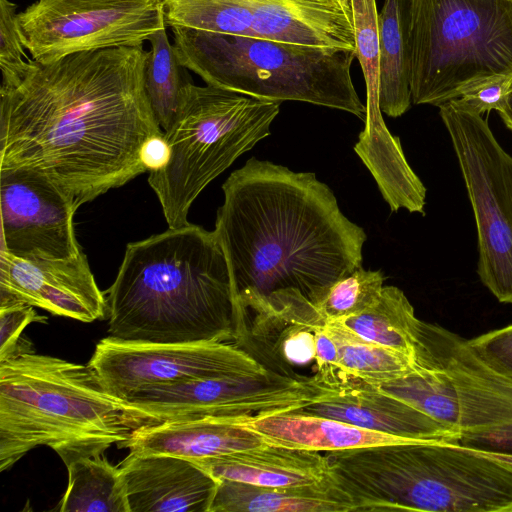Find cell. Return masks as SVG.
I'll use <instances>...</instances> for the list:
<instances>
[{"label": "cell", "mask_w": 512, "mask_h": 512, "mask_svg": "<svg viewBox=\"0 0 512 512\" xmlns=\"http://www.w3.org/2000/svg\"><path fill=\"white\" fill-rule=\"evenodd\" d=\"M142 46L84 51L30 68L0 92V171L42 174L80 206L147 172L163 134L144 83Z\"/></svg>", "instance_id": "obj_1"}, {"label": "cell", "mask_w": 512, "mask_h": 512, "mask_svg": "<svg viewBox=\"0 0 512 512\" xmlns=\"http://www.w3.org/2000/svg\"><path fill=\"white\" fill-rule=\"evenodd\" d=\"M222 189L214 232L239 317L289 299L317 307L338 280L361 267L366 233L315 173L252 157Z\"/></svg>", "instance_id": "obj_2"}, {"label": "cell", "mask_w": 512, "mask_h": 512, "mask_svg": "<svg viewBox=\"0 0 512 512\" xmlns=\"http://www.w3.org/2000/svg\"><path fill=\"white\" fill-rule=\"evenodd\" d=\"M108 336L135 342H234L238 308L213 231L188 223L128 243L105 292Z\"/></svg>", "instance_id": "obj_3"}, {"label": "cell", "mask_w": 512, "mask_h": 512, "mask_svg": "<svg viewBox=\"0 0 512 512\" xmlns=\"http://www.w3.org/2000/svg\"><path fill=\"white\" fill-rule=\"evenodd\" d=\"M158 422L108 392L88 365L34 351L0 362V472L42 445L65 466L102 455Z\"/></svg>", "instance_id": "obj_4"}, {"label": "cell", "mask_w": 512, "mask_h": 512, "mask_svg": "<svg viewBox=\"0 0 512 512\" xmlns=\"http://www.w3.org/2000/svg\"><path fill=\"white\" fill-rule=\"evenodd\" d=\"M325 455L363 512H512V455L445 439Z\"/></svg>", "instance_id": "obj_5"}, {"label": "cell", "mask_w": 512, "mask_h": 512, "mask_svg": "<svg viewBox=\"0 0 512 512\" xmlns=\"http://www.w3.org/2000/svg\"><path fill=\"white\" fill-rule=\"evenodd\" d=\"M180 64L208 85L254 98L300 101L365 120L351 77L356 51L171 27Z\"/></svg>", "instance_id": "obj_6"}, {"label": "cell", "mask_w": 512, "mask_h": 512, "mask_svg": "<svg viewBox=\"0 0 512 512\" xmlns=\"http://www.w3.org/2000/svg\"><path fill=\"white\" fill-rule=\"evenodd\" d=\"M409 44L414 104L512 77V0H411Z\"/></svg>", "instance_id": "obj_7"}, {"label": "cell", "mask_w": 512, "mask_h": 512, "mask_svg": "<svg viewBox=\"0 0 512 512\" xmlns=\"http://www.w3.org/2000/svg\"><path fill=\"white\" fill-rule=\"evenodd\" d=\"M279 110V102L188 84L179 114L164 133L169 160L148 177L169 228L189 223V209L202 190L270 134Z\"/></svg>", "instance_id": "obj_8"}, {"label": "cell", "mask_w": 512, "mask_h": 512, "mask_svg": "<svg viewBox=\"0 0 512 512\" xmlns=\"http://www.w3.org/2000/svg\"><path fill=\"white\" fill-rule=\"evenodd\" d=\"M416 372L379 385L462 434L512 424V382L488 368L467 340L421 320Z\"/></svg>", "instance_id": "obj_9"}, {"label": "cell", "mask_w": 512, "mask_h": 512, "mask_svg": "<svg viewBox=\"0 0 512 512\" xmlns=\"http://www.w3.org/2000/svg\"><path fill=\"white\" fill-rule=\"evenodd\" d=\"M473 209L478 238L477 273L502 303H512V156L482 115L439 106Z\"/></svg>", "instance_id": "obj_10"}, {"label": "cell", "mask_w": 512, "mask_h": 512, "mask_svg": "<svg viewBox=\"0 0 512 512\" xmlns=\"http://www.w3.org/2000/svg\"><path fill=\"white\" fill-rule=\"evenodd\" d=\"M164 27L162 0H38L17 14L25 49L41 63L78 52L142 46Z\"/></svg>", "instance_id": "obj_11"}, {"label": "cell", "mask_w": 512, "mask_h": 512, "mask_svg": "<svg viewBox=\"0 0 512 512\" xmlns=\"http://www.w3.org/2000/svg\"><path fill=\"white\" fill-rule=\"evenodd\" d=\"M327 390L316 378L296 379L267 369L264 373L190 379L149 387L124 400L159 422L208 417L245 424L301 408Z\"/></svg>", "instance_id": "obj_12"}, {"label": "cell", "mask_w": 512, "mask_h": 512, "mask_svg": "<svg viewBox=\"0 0 512 512\" xmlns=\"http://www.w3.org/2000/svg\"><path fill=\"white\" fill-rule=\"evenodd\" d=\"M111 394L125 399L141 389L184 380L267 369L229 342L151 343L101 339L87 364Z\"/></svg>", "instance_id": "obj_13"}, {"label": "cell", "mask_w": 512, "mask_h": 512, "mask_svg": "<svg viewBox=\"0 0 512 512\" xmlns=\"http://www.w3.org/2000/svg\"><path fill=\"white\" fill-rule=\"evenodd\" d=\"M79 205L48 178L29 170L0 171L1 246L27 260L81 254L74 230Z\"/></svg>", "instance_id": "obj_14"}, {"label": "cell", "mask_w": 512, "mask_h": 512, "mask_svg": "<svg viewBox=\"0 0 512 512\" xmlns=\"http://www.w3.org/2000/svg\"><path fill=\"white\" fill-rule=\"evenodd\" d=\"M355 27L356 59L366 84L365 128L354 146L387 201L415 193L422 181L408 164L399 138L385 125L379 105L380 46L376 0H350Z\"/></svg>", "instance_id": "obj_15"}, {"label": "cell", "mask_w": 512, "mask_h": 512, "mask_svg": "<svg viewBox=\"0 0 512 512\" xmlns=\"http://www.w3.org/2000/svg\"><path fill=\"white\" fill-rule=\"evenodd\" d=\"M12 303L85 323L107 313L105 292L83 252L69 259L27 260L0 250V305Z\"/></svg>", "instance_id": "obj_16"}, {"label": "cell", "mask_w": 512, "mask_h": 512, "mask_svg": "<svg viewBox=\"0 0 512 512\" xmlns=\"http://www.w3.org/2000/svg\"><path fill=\"white\" fill-rule=\"evenodd\" d=\"M293 411L336 419L407 440L458 441L460 438L457 431L416 406L384 392L377 385L350 377Z\"/></svg>", "instance_id": "obj_17"}, {"label": "cell", "mask_w": 512, "mask_h": 512, "mask_svg": "<svg viewBox=\"0 0 512 512\" xmlns=\"http://www.w3.org/2000/svg\"><path fill=\"white\" fill-rule=\"evenodd\" d=\"M119 465L130 512H209L218 481L192 461L130 452Z\"/></svg>", "instance_id": "obj_18"}, {"label": "cell", "mask_w": 512, "mask_h": 512, "mask_svg": "<svg viewBox=\"0 0 512 512\" xmlns=\"http://www.w3.org/2000/svg\"><path fill=\"white\" fill-rule=\"evenodd\" d=\"M256 38L356 51L350 0H241Z\"/></svg>", "instance_id": "obj_19"}, {"label": "cell", "mask_w": 512, "mask_h": 512, "mask_svg": "<svg viewBox=\"0 0 512 512\" xmlns=\"http://www.w3.org/2000/svg\"><path fill=\"white\" fill-rule=\"evenodd\" d=\"M190 461L217 481L230 480L263 487L313 485L332 477L325 454L268 443Z\"/></svg>", "instance_id": "obj_20"}, {"label": "cell", "mask_w": 512, "mask_h": 512, "mask_svg": "<svg viewBox=\"0 0 512 512\" xmlns=\"http://www.w3.org/2000/svg\"><path fill=\"white\" fill-rule=\"evenodd\" d=\"M266 444L242 423L223 418L163 421L142 426L127 441L130 452L168 454L188 460L218 457Z\"/></svg>", "instance_id": "obj_21"}, {"label": "cell", "mask_w": 512, "mask_h": 512, "mask_svg": "<svg viewBox=\"0 0 512 512\" xmlns=\"http://www.w3.org/2000/svg\"><path fill=\"white\" fill-rule=\"evenodd\" d=\"M362 512L360 503L332 477L318 484L263 487L219 480L209 512Z\"/></svg>", "instance_id": "obj_22"}, {"label": "cell", "mask_w": 512, "mask_h": 512, "mask_svg": "<svg viewBox=\"0 0 512 512\" xmlns=\"http://www.w3.org/2000/svg\"><path fill=\"white\" fill-rule=\"evenodd\" d=\"M243 425L261 435L268 444L319 452L412 441L294 411L267 415Z\"/></svg>", "instance_id": "obj_23"}, {"label": "cell", "mask_w": 512, "mask_h": 512, "mask_svg": "<svg viewBox=\"0 0 512 512\" xmlns=\"http://www.w3.org/2000/svg\"><path fill=\"white\" fill-rule=\"evenodd\" d=\"M411 0H384L378 13L380 46L379 105L390 117L403 115L412 102L410 90Z\"/></svg>", "instance_id": "obj_24"}, {"label": "cell", "mask_w": 512, "mask_h": 512, "mask_svg": "<svg viewBox=\"0 0 512 512\" xmlns=\"http://www.w3.org/2000/svg\"><path fill=\"white\" fill-rule=\"evenodd\" d=\"M68 485L61 512H130L120 465L102 455L79 458L67 466Z\"/></svg>", "instance_id": "obj_25"}, {"label": "cell", "mask_w": 512, "mask_h": 512, "mask_svg": "<svg viewBox=\"0 0 512 512\" xmlns=\"http://www.w3.org/2000/svg\"><path fill=\"white\" fill-rule=\"evenodd\" d=\"M340 322L369 341L413 358L421 320L396 286H384L373 306Z\"/></svg>", "instance_id": "obj_26"}, {"label": "cell", "mask_w": 512, "mask_h": 512, "mask_svg": "<svg viewBox=\"0 0 512 512\" xmlns=\"http://www.w3.org/2000/svg\"><path fill=\"white\" fill-rule=\"evenodd\" d=\"M325 329L335 342L339 363L347 378L379 386L417 370L412 357L369 341L340 321L326 322Z\"/></svg>", "instance_id": "obj_27"}, {"label": "cell", "mask_w": 512, "mask_h": 512, "mask_svg": "<svg viewBox=\"0 0 512 512\" xmlns=\"http://www.w3.org/2000/svg\"><path fill=\"white\" fill-rule=\"evenodd\" d=\"M150 50L144 69L146 94L161 130L165 133L174 124L181 109L190 80L184 77V68L170 43L166 27L148 39Z\"/></svg>", "instance_id": "obj_28"}, {"label": "cell", "mask_w": 512, "mask_h": 512, "mask_svg": "<svg viewBox=\"0 0 512 512\" xmlns=\"http://www.w3.org/2000/svg\"><path fill=\"white\" fill-rule=\"evenodd\" d=\"M383 282L382 271L358 267L338 280L316 308L326 322L358 315L379 300Z\"/></svg>", "instance_id": "obj_29"}, {"label": "cell", "mask_w": 512, "mask_h": 512, "mask_svg": "<svg viewBox=\"0 0 512 512\" xmlns=\"http://www.w3.org/2000/svg\"><path fill=\"white\" fill-rule=\"evenodd\" d=\"M17 5L0 0V67L2 83L0 92L17 86L27 74L31 60L17 28Z\"/></svg>", "instance_id": "obj_30"}, {"label": "cell", "mask_w": 512, "mask_h": 512, "mask_svg": "<svg viewBox=\"0 0 512 512\" xmlns=\"http://www.w3.org/2000/svg\"><path fill=\"white\" fill-rule=\"evenodd\" d=\"M33 306L24 303L0 305V362L32 350V343L22 337L24 329L33 322L45 323Z\"/></svg>", "instance_id": "obj_31"}, {"label": "cell", "mask_w": 512, "mask_h": 512, "mask_svg": "<svg viewBox=\"0 0 512 512\" xmlns=\"http://www.w3.org/2000/svg\"><path fill=\"white\" fill-rule=\"evenodd\" d=\"M467 344L488 368L512 382V325L467 340Z\"/></svg>", "instance_id": "obj_32"}, {"label": "cell", "mask_w": 512, "mask_h": 512, "mask_svg": "<svg viewBox=\"0 0 512 512\" xmlns=\"http://www.w3.org/2000/svg\"><path fill=\"white\" fill-rule=\"evenodd\" d=\"M512 77L489 81L450 102L459 109L482 115L491 110L500 111L504 106Z\"/></svg>", "instance_id": "obj_33"}, {"label": "cell", "mask_w": 512, "mask_h": 512, "mask_svg": "<svg viewBox=\"0 0 512 512\" xmlns=\"http://www.w3.org/2000/svg\"><path fill=\"white\" fill-rule=\"evenodd\" d=\"M458 442L487 451L512 455V424L487 431L462 434Z\"/></svg>", "instance_id": "obj_34"}, {"label": "cell", "mask_w": 512, "mask_h": 512, "mask_svg": "<svg viewBox=\"0 0 512 512\" xmlns=\"http://www.w3.org/2000/svg\"><path fill=\"white\" fill-rule=\"evenodd\" d=\"M170 157V147L163 134L149 138L141 150V160L147 171L163 168Z\"/></svg>", "instance_id": "obj_35"}, {"label": "cell", "mask_w": 512, "mask_h": 512, "mask_svg": "<svg viewBox=\"0 0 512 512\" xmlns=\"http://www.w3.org/2000/svg\"><path fill=\"white\" fill-rule=\"evenodd\" d=\"M498 113L505 125L512 130V85L508 91L504 106Z\"/></svg>", "instance_id": "obj_36"}]
</instances>
